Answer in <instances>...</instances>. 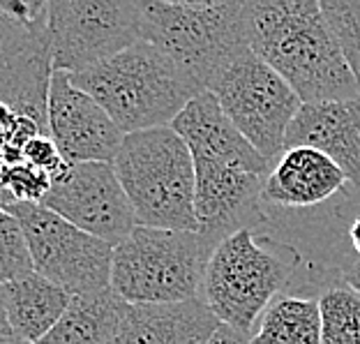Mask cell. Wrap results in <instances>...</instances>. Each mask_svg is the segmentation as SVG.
<instances>
[{"instance_id":"1","label":"cell","mask_w":360,"mask_h":344,"mask_svg":"<svg viewBox=\"0 0 360 344\" xmlns=\"http://www.w3.org/2000/svg\"><path fill=\"white\" fill-rule=\"evenodd\" d=\"M245 42L302 104L358 100L360 90L316 0L243 3Z\"/></svg>"},{"instance_id":"2","label":"cell","mask_w":360,"mask_h":344,"mask_svg":"<svg viewBox=\"0 0 360 344\" xmlns=\"http://www.w3.org/2000/svg\"><path fill=\"white\" fill-rule=\"evenodd\" d=\"M70 79L109 113L122 134L169 127L196 95L206 93L150 42H136Z\"/></svg>"},{"instance_id":"3","label":"cell","mask_w":360,"mask_h":344,"mask_svg":"<svg viewBox=\"0 0 360 344\" xmlns=\"http://www.w3.org/2000/svg\"><path fill=\"white\" fill-rule=\"evenodd\" d=\"M136 224L169 231H199L194 212V158L174 127L125 134L116 162Z\"/></svg>"},{"instance_id":"4","label":"cell","mask_w":360,"mask_h":344,"mask_svg":"<svg viewBox=\"0 0 360 344\" xmlns=\"http://www.w3.org/2000/svg\"><path fill=\"white\" fill-rule=\"evenodd\" d=\"M212 250L199 231L136 224L113 248L111 289L129 305L201 298Z\"/></svg>"},{"instance_id":"5","label":"cell","mask_w":360,"mask_h":344,"mask_svg":"<svg viewBox=\"0 0 360 344\" xmlns=\"http://www.w3.org/2000/svg\"><path fill=\"white\" fill-rule=\"evenodd\" d=\"M298 264L300 255L289 245L270 250L252 229H240L212 250L201 298L224 326L250 335Z\"/></svg>"},{"instance_id":"6","label":"cell","mask_w":360,"mask_h":344,"mask_svg":"<svg viewBox=\"0 0 360 344\" xmlns=\"http://www.w3.org/2000/svg\"><path fill=\"white\" fill-rule=\"evenodd\" d=\"M141 42L162 49L203 90L224 65L243 51V3H143Z\"/></svg>"},{"instance_id":"7","label":"cell","mask_w":360,"mask_h":344,"mask_svg":"<svg viewBox=\"0 0 360 344\" xmlns=\"http://www.w3.org/2000/svg\"><path fill=\"white\" fill-rule=\"evenodd\" d=\"M208 93L217 97L229 120L270 165L284 153L286 129L302 100L250 46L212 77Z\"/></svg>"},{"instance_id":"8","label":"cell","mask_w":360,"mask_h":344,"mask_svg":"<svg viewBox=\"0 0 360 344\" xmlns=\"http://www.w3.org/2000/svg\"><path fill=\"white\" fill-rule=\"evenodd\" d=\"M143 3L51 0L49 37L53 72L75 77L141 42Z\"/></svg>"},{"instance_id":"9","label":"cell","mask_w":360,"mask_h":344,"mask_svg":"<svg viewBox=\"0 0 360 344\" xmlns=\"http://www.w3.org/2000/svg\"><path fill=\"white\" fill-rule=\"evenodd\" d=\"M7 212H12L26 231L37 275L60 286L70 296L111 286V243L81 231L42 203H12Z\"/></svg>"},{"instance_id":"10","label":"cell","mask_w":360,"mask_h":344,"mask_svg":"<svg viewBox=\"0 0 360 344\" xmlns=\"http://www.w3.org/2000/svg\"><path fill=\"white\" fill-rule=\"evenodd\" d=\"M42 206L113 248L136 227L116 167L106 162L70 165L42 199Z\"/></svg>"},{"instance_id":"11","label":"cell","mask_w":360,"mask_h":344,"mask_svg":"<svg viewBox=\"0 0 360 344\" xmlns=\"http://www.w3.org/2000/svg\"><path fill=\"white\" fill-rule=\"evenodd\" d=\"M46 134L68 165H113L122 139L116 122L93 97L72 84L70 75L53 72L46 104Z\"/></svg>"},{"instance_id":"12","label":"cell","mask_w":360,"mask_h":344,"mask_svg":"<svg viewBox=\"0 0 360 344\" xmlns=\"http://www.w3.org/2000/svg\"><path fill=\"white\" fill-rule=\"evenodd\" d=\"M53 77L49 16L16 23L0 16V100L46 132L49 86Z\"/></svg>"},{"instance_id":"13","label":"cell","mask_w":360,"mask_h":344,"mask_svg":"<svg viewBox=\"0 0 360 344\" xmlns=\"http://www.w3.org/2000/svg\"><path fill=\"white\" fill-rule=\"evenodd\" d=\"M194 212L210 245L264 222V176L212 160H194Z\"/></svg>"},{"instance_id":"14","label":"cell","mask_w":360,"mask_h":344,"mask_svg":"<svg viewBox=\"0 0 360 344\" xmlns=\"http://www.w3.org/2000/svg\"><path fill=\"white\" fill-rule=\"evenodd\" d=\"M171 127L187 144L194 160L222 162L264 178L268 176L270 162L238 132V127L222 111L217 97L208 90L196 95L178 113Z\"/></svg>"},{"instance_id":"15","label":"cell","mask_w":360,"mask_h":344,"mask_svg":"<svg viewBox=\"0 0 360 344\" xmlns=\"http://www.w3.org/2000/svg\"><path fill=\"white\" fill-rule=\"evenodd\" d=\"M314 148L338 165L360 192V97L302 104L286 129V148Z\"/></svg>"},{"instance_id":"16","label":"cell","mask_w":360,"mask_h":344,"mask_svg":"<svg viewBox=\"0 0 360 344\" xmlns=\"http://www.w3.org/2000/svg\"><path fill=\"white\" fill-rule=\"evenodd\" d=\"M349 183L330 158L314 148H286L264 180V203L284 208H307L328 201Z\"/></svg>"},{"instance_id":"17","label":"cell","mask_w":360,"mask_h":344,"mask_svg":"<svg viewBox=\"0 0 360 344\" xmlns=\"http://www.w3.org/2000/svg\"><path fill=\"white\" fill-rule=\"evenodd\" d=\"M219 326L203 298L129 305L120 344H208Z\"/></svg>"},{"instance_id":"18","label":"cell","mask_w":360,"mask_h":344,"mask_svg":"<svg viewBox=\"0 0 360 344\" xmlns=\"http://www.w3.org/2000/svg\"><path fill=\"white\" fill-rule=\"evenodd\" d=\"M127 307L111 286L72 296L60 321L37 344H120Z\"/></svg>"},{"instance_id":"19","label":"cell","mask_w":360,"mask_h":344,"mask_svg":"<svg viewBox=\"0 0 360 344\" xmlns=\"http://www.w3.org/2000/svg\"><path fill=\"white\" fill-rule=\"evenodd\" d=\"M3 289L10 331L30 344H37L60 321L72 300L68 291H63L60 286L44 280L37 273L5 284Z\"/></svg>"},{"instance_id":"20","label":"cell","mask_w":360,"mask_h":344,"mask_svg":"<svg viewBox=\"0 0 360 344\" xmlns=\"http://www.w3.org/2000/svg\"><path fill=\"white\" fill-rule=\"evenodd\" d=\"M250 344H321L319 300L277 296L259 319Z\"/></svg>"},{"instance_id":"21","label":"cell","mask_w":360,"mask_h":344,"mask_svg":"<svg viewBox=\"0 0 360 344\" xmlns=\"http://www.w3.org/2000/svg\"><path fill=\"white\" fill-rule=\"evenodd\" d=\"M316 300L321 344H360V293L342 282L326 289Z\"/></svg>"},{"instance_id":"22","label":"cell","mask_w":360,"mask_h":344,"mask_svg":"<svg viewBox=\"0 0 360 344\" xmlns=\"http://www.w3.org/2000/svg\"><path fill=\"white\" fill-rule=\"evenodd\" d=\"M321 12L360 90V0H328Z\"/></svg>"},{"instance_id":"23","label":"cell","mask_w":360,"mask_h":344,"mask_svg":"<svg viewBox=\"0 0 360 344\" xmlns=\"http://www.w3.org/2000/svg\"><path fill=\"white\" fill-rule=\"evenodd\" d=\"M35 273L30 245L21 222L12 212L0 210V284H10Z\"/></svg>"},{"instance_id":"24","label":"cell","mask_w":360,"mask_h":344,"mask_svg":"<svg viewBox=\"0 0 360 344\" xmlns=\"http://www.w3.org/2000/svg\"><path fill=\"white\" fill-rule=\"evenodd\" d=\"M3 187L14 199V203H42L49 190L53 187V178L28 162H19V165H5Z\"/></svg>"},{"instance_id":"25","label":"cell","mask_w":360,"mask_h":344,"mask_svg":"<svg viewBox=\"0 0 360 344\" xmlns=\"http://www.w3.org/2000/svg\"><path fill=\"white\" fill-rule=\"evenodd\" d=\"M23 162H28V165L46 171V174L53 178V183L70 167L68 162L63 160L60 151L56 148V144L51 141V136L49 134H39V136L32 139V141L26 146V151H23Z\"/></svg>"},{"instance_id":"26","label":"cell","mask_w":360,"mask_h":344,"mask_svg":"<svg viewBox=\"0 0 360 344\" xmlns=\"http://www.w3.org/2000/svg\"><path fill=\"white\" fill-rule=\"evenodd\" d=\"M0 16L16 23H37L49 16V3H42V0H0Z\"/></svg>"},{"instance_id":"27","label":"cell","mask_w":360,"mask_h":344,"mask_svg":"<svg viewBox=\"0 0 360 344\" xmlns=\"http://www.w3.org/2000/svg\"><path fill=\"white\" fill-rule=\"evenodd\" d=\"M208 344H250V335L231 329V326H219L217 333L212 335Z\"/></svg>"},{"instance_id":"28","label":"cell","mask_w":360,"mask_h":344,"mask_svg":"<svg viewBox=\"0 0 360 344\" xmlns=\"http://www.w3.org/2000/svg\"><path fill=\"white\" fill-rule=\"evenodd\" d=\"M342 282H347L351 289H356L360 293V259L351 261L349 266H345V273H342Z\"/></svg>"},{"instance_id":"29","label":"cell","mask_w":360,"mask_h":344,"mask_svg":"<svg viewBox=\"0 0 360 344\" xmlns=\"http://www.w3.org/2000/svg\"><path fill=\"white\" fill-rule=\"evenodd\" d=\"M349 243H351V248H354L356 257L360 259V215L351 219V224H349Z\"/></svg>"},{"instance_id":"30","label":"cell","mask_w":360,"mask_h":344,"mask_svg":"<svg viewBox=\"0 0 360 344\" xmlns=\"http://www.w3.org/2000/svg\"><path fill=\"white\" fill-rule=\"evenodd\" d=\"M3 169H5V160H3V153H0V210H7L14 203V199L3 187Z\"/></svg>"},{"instance_id":"31","label":"cell","mask_w":360,"mask_h":344,"mask_svg":"<svg viewBox=\"0 0 360 344\" xmlns=\"http://www.w3.org/2000/svg\"><path fill=\"white\" fill-rule=\"evenodd\" d=\"M10 331V324H7V312H5V289L0 284V335H7Z\"/></svg>"},{"instance_id":"32","label":"cell","mask_w":360,"mask_h":344,"mask_svg":"<svg viewBox=\"0 0 360 344\" xmlns=\"http://www.w3.org/2000/svg\"><path fill=\"white\" fill-rule=\"evenodd\" d=\"M12 118H14V111L3 100H0V125H10Z\"/></svg>"},{"instance_id":"33","label":"cell","mask_w":360,"mask_h":344,"mask_svg":"<svg viewBox=\"0 0 360 344\" xmlns=\"http://www.w3.org/2000/svg\"><path fill=\"white\" fill-rule=\"evenodd\" d=\"M0 344H30V342L16 338V335H12V333H7V335H0Z\"/></svg>"},{"instance_id":"34","label":"cell","mask_w":360,"mask_h":344,"mask_svg":"<svg viewBox=\"0 0 360 344\" xmlns=\"http://www.w3.org/2000/svg\"><path fill=\"white\" fill-rule=\"evenodd\" d=\"M358 194H360V192H358Z\"/></svg>"}]
</instances>
